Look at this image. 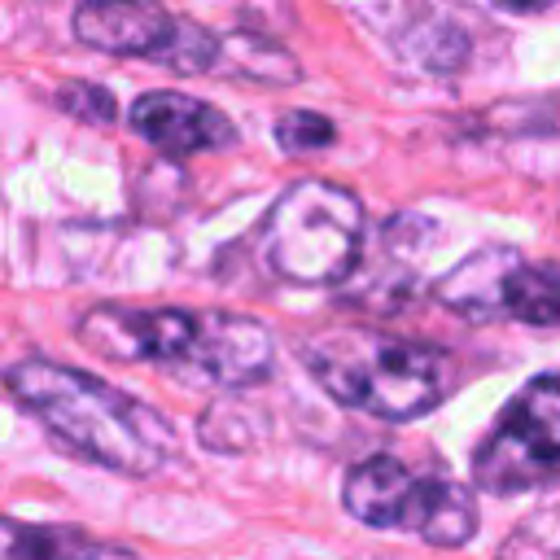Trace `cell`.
I'll list each match as a JSON object with an SVG mask.
<instances>
[{
  "instance_id": "1",
  "label": "cell",
  "mask_w": 560,
  "mask_h": 560,
  "mask_svg": "<svg viewBox=\"0 0 560 560\" xmlns=\"http://www.w3.org/2000/svg\"><path fill=\"white\" fill-rule=\"evenodd\" d=\"M79 341L118 363H153L184 385L245 389L258 385L276 346L271 332L236 311H184V306H92L74 324Z\"/></svg>"
},
{
  "instance_id": "2",
  "label": "cell",
  "mask_w": 560,
  "mask_h": 560,
  "mask_svg": "<svg viewBox=\"0 0 560 560\" xmlns=\"http://www.w3.org/2000/svg\"><path fill=\"white\" fill-rule=\"evenodd\" d=\"M4 385L26 416H35L70 455L88 464L122 477H153L179 455V438L162 411L92 372L22 359L4 372Z\"/></svg>"
},
{
  "instance_id": "3",
  "label": "cell",
  "mask_w": 560,
  "mask_h": 560,
  "mask_svg": "<svg viewBox=\"0 0 560 560\" xmlns=\"http://www.w3.org/2000/svg\"><path fill=\"white\" fill-rule=\"evenodd\" d=\"M302 363L328 398L376 420H416L455 385L446 350L359 324L302 337Z\"/></svg>"
},
{
  "instance_id": "4",
  "label": "cell",
  "mask_w": 560,
  "mask_h": 560,
  "mask_svg": "<svg viewBox=\"0 0 560 560\" xmlns=\"http://www.w3.org/2000/svg\"><path fill=\"white\" fill-rule=\"evenodd\" d=\"M363 249V206L350 188L302 179L276 197L262 223V262L284 284H337Z\"/></svg>"
},
{
  "instance_id": "5",
  "label": "cell",
  "mask_w": 560,
  "mask_h": 560,
  "mask_svg": "<svg viewBox=\"0 0 560 560\" xmlns=\"http://www.w3.org/2000/svg\"><path fill=\"white\" fill-rule=\"evenodd\" d=\"M341 503L372 529H398L433 547H464L477 534V503L459 481L411 472L394 455H372L346 472Z\"/></svg>"
},
{
  "instance_id": "6",
  "label": "cell",
  "mask_w": 560,
  "mask_h": 560,
  "mask_svg": "<svg viewBox=\"0 0 560 560\" xmlns=\"http://www.w3.org/2000/svg\"><path fill=\"white\" fill-rule=\"evenodd\" d=\"M79 44L109 57H140L175 74H219L223 35L153 0H83L70 18Z\"/></svg>"
},
{
  "instance_id": "7",
  "label": "cell",
  "mask_w": 560,
  "mask_h": 560,
  "mask_svg": "<svg viewBox=\"0 0 560 560\" xmlns=\"http://www.w3.org/2000/svg\"><path fill=\"white\" fill-rule=\"evenodd\" d=\"M560 477V372L521 385L472 451V481L490 494L538 490Z\"/></svg>"
},
{
  "instance_id": "8",
  "label": "cell",
  "mask_w": 560,
  "mask_h": 560,
  "mask_svg": "<svg viewBox=\"0 0 560 560\" xmlns=\"http://www.w3.org/2000/svg\"><path fill=\"white\" fill-rule=\"evenodd\" d=\"M438 298L468 319L560 328V262H525L512 245H486L438 284Z\"/></svg>"
},
{
  "instance_id": "9",
  "label": "cell",
  "mask_w": 560,
  "mask_h": 560,
  "mask_svg": "<svg viewBox=\"0 0 560 560\" xmlns=\"http://www.w3.org/2000/svg\"><path fill=\"white\" fill-rule=\"evenodd\" d=\"M127 122L153 149H162L171 158H188V153L236 144V122L223 109H214V105H206L197 96L171 92V88H153V92L136 96Z\"/></svg>"
},
{
  "instance_id": "10",
  "label": "cell",
  "mask_w": 560,
  "mask_h": 560,
  "mask_svg": "<svg viewBox=\"0 0 560 560\" xmlns=\"http://www.w3.org/2000/svg\"><path fill=\"white\" fill-rule=\"evenodd\" d=\"M9 560H140L136 551L118 542H96L79 529H57V525H18L9 521Z\"/></svg>"
},
{
  "instance_id": "11",
  "label": "cell",
  "mask_w": 560,
  "mask_h": 560,
  "mask_svg": "<svg viewBox=\"0 0 560 560\" xmlns=\"http://www.w3.org/2000/svg\"><path fill=\"white\" fill-rule=\"evenodd\" d=\"M223 66L219 74H241V79H254V83H298V61L280 48V44H267L258 35H228L223 39Z\"/></svg>"
},
{
  "instance_id": "12",
  "label": "cell",
  "mask_w": 560,
  "mask_h": 560,
  "mask_svg": "<svg viewBox=\"0 0 560 560\" xmlns=\"http://www.w3.org/2000/svg\"><path fill=\"white\" fill-rule=\"evenodd\" d=\"M271 136H276V144H280L284 153L302 158V153L328 149V144L337 140V127H332V118H324V114H315V109H289V114L276 118Z\"/></svg>"
},
{
  "instance_id": "13",
  "label": "cell",
  "mask_w": 560,
  "mask_h": 560,
  "mask_svg": "<svg viewBox=\"0 0 560 560\" xmlns=\"http://www.w3.org/2000/svg\"><path fill=\"white\" fill-rule=\"evenodd\" d=\"M57 105L70 114V118H79V122H92V127H109L114 122V96L105 92V88H96V83H61L57 88Z\"/></svg>"
},
{
  "instance_id": "14",
  "label": "cell",
  "mask_w": 560,
  "mask_h": 560,
  "mask_svg": "<svg viewBox=\"0 0 560 560\" xmlns=\"http://www.w3.org/2000/svg\"><path fill=\"white\" fill-rule=\"evenodd\" d=\"M490 4H499V9H508V13H542V9H551L556 0H490Z\"/></svg>"
}]
</instances>
